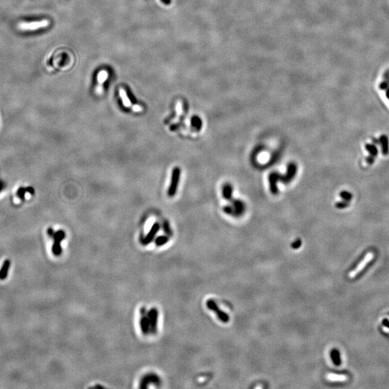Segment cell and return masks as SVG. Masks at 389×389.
Segmentation results:
<instances>
[{
    "label": "cell",
    "instance_id": "obj_19",
    "mask_svg": "<svg viewBox=\"0 0 389 389\" xmlns=\"http://www.w3.org/2000/svg\"><path fill=\"white\" fill-rule=\"evenodd\" d=\"M340 196H341L342 198L346 201H350V200L352 198V195L349 192H347V191H343V192H342L341 194H340Z\"/></svg>",
    "mask_w": 389,
    "mask_h": 389
},
{
    "label": "cell",
    "instance_id": "obj_18",
    "mask_svg": "<svg viewBox=\"0 0 389 389\" xmlns=\"http://www.w3.org/2000/svg\"><path fill=\"white\" fill-rule=\"evenodd\" d=\"M120 94H121V97H122V99H123L124 104L127 106L131 104V100H130V99L128 98V97L127 96V94H126L125 92L124 91V89H120Z\"/></svg>",
    "mask_w": 389,
    "mask_h": 389
},
{
    "label": "cell",
    "instance_id": "obj_14",
    "mask_svg": "<svg viewBox=\"0 0 389 389\" xmlns=\"http://www.w3.org/2000/svg\"><path fill=\"white\" fill-rule=\"evenodd\" d=\"M108 77V71L105 70H102L100 71V73H98L97 75V81L99 83V85H102L105 81H106L107 78Z\"/></svg>",
    "mask_w": 389,
    "mask_h": 389
},
{
    "label": "cell",
    "instance_id": "obj_4",
    "mask_svg": "<svg viewBox=\"0 0 389 389\" xmlns=\"http://www.w3.org/2000/svg\"><path fill=\"white\" fill-rule=\"evenodd\" d=\"M206 306H207V307L210 309V310L213 311L216 313V315H217V316L218 317V319H219L222 322H224V323L228 322L229 321L228 316L226 314V313L224 312V311H221L219 308H218L217 304H216V302L214 301V300L211 299L208 300L207 302H206Z\"/></svg>",
    "mask_w": 389,
    "mask_h": 389
},
{
    "label": "cell",
    "instance_id": "obj_1",
    "mask_svg": "<svg viewBox=\"0 0 389 389\" xmlns=\"http://www.w3.org/2000/svg\"><path fill=\"white\" fill-rule=\"evenodd\" d=\"M50 22L48 20H43L42 21L31 22H20L18 25V29L20 30H35L40 28H47Z\"/></svg>",
    "mask_w": 389,
    "mask_h": 389
},
{
    "label": "cell",
    "instance_id": "obj_7",
    "mask_svg": "<svg viewBox=\"0 0 389 389\" xmlns=\"http://www.w3.org/2000/svg\"><path fill=\"white\" fill-rule=\"evenodd\" d=\"M54 238V244L52 247V252L56 256L60 255L62 254V247H61V241L65 238V232L63 231H58L54 233L53 235Z\"/></svg>",
    "mask_w": 389,
    "mask_h": 389
},
{
    "label": "cell",
    "instance_id": "obj_17",
    "mask_svg": "<svg viewBox=\"0 0 389 389\" xmlns=\"http://www.w3.org/2000/svg\"><path fill=\"white\" fill-rule=\"evenodd\" d=\"M169 241V237L167 236H160L157 237L155 240V244L157 247H161Z\"/></svg>",
    "mask_w": 389,
    "mask_h": 389
},
{
    "label": "cell",
    "instance_id": "obj_15",
    "mask_svg": "<svg viewBox=\"0 0 389 389\" xmlns=\"http://www.w3.org/2000/svg\"><path fill=\"white\" fill-rule=\"evenodd\" d=\"M191 124L193 127H194L195 129L200 130L202 127L203 123H202L201 119L198 116H193L191 119Z\"/></svg>",
    "mask_w": 389,
    "mask_h": 389
},
{
    "label": "cell",
    "instance_id": "obj_28",
    "mask_svg": "<svg viewBox=\"0 0 389 389\" xmlns=\"http://www.w3.org/2000/svg\"><path fill=\"white\" fill-rule=\"evenodd\" d=\"M386 95H387V97H388V98L389 99V90L388 91V92H387V94H386Z\"/></svg>",
    "mask_w": 389,
    "mask_h": 389
},
{
    "label": "cell",
    "instance_id": "obj_26",
    "mask_svg": "<svg viewBox=\"0 0 389 389\" xmlns=\"http://www.w3.org/2000/svg\"><path fill=\"white\" fill-rule=\"evenodd\" d=\"M164 3L166 4V5H169L170 3V0H161Z\"/></svg>",
    "mask_w": 389,
    "mask_h": 389
},
{
    "label": "cell",
    "instance_id": "obj_27",
    "mask_svg": "<svg viewBox=\"0 0 389 389\" xmlns=\"http://www.w3.org/2000/svg\"><path fill=\"white\" fill-rule=\"evenodd\" d=\"M262 388V386H258L255 387V388Z\"/></svg>",
    "mask_w": 389,
    "mask_h": 389
},
{
    "label": "cell",
    "instance_id": "obj_6",
    "mask_svg": "<svg viewBox=\"0 0 389 389\" xmlns=\"http://www.w3.org/2000/svg\"><path fill=\"white\" fill-rule=\"evenodd\" d=\"M141 320H140V325L142 333L144 335H146L149 333L150 331V324H149V319L148 316V311L145 307H142L141 308Z\"/></svg>",
    "mask_w": 389,
    "mask_h": 389
},
{
    "label": "cell",
    "instance_id": "obj_3",
    "mask_svg": "<svg viewBox=\"0 0 389 389\" xmlns=\"http://www.w3.org/2000/svg\"><path fill=\"white\" fill-rule=\"evenodd\" d=\"M148 316L149 319V324H150V331L152 335L157 334V327H158V317L159 312L156 308H152L148 311Z\"/></svg>",
    "mask_w": 389,
    "mask_h": 389
},
{
    "label": "cell",
    "instance_id": "obj_24",
    "mask_svg": "<svg viewBox=\"0 0 389 389\" xmlns=\"http://www.w3.org/2000/svg\"><path fill=\"white\" fill-rule=\"evenodd\" d=\"M382 324L384 327H386V328L389 329V320L387 319H383L382 321Z\"/></svg>",
    "mask_w": 389,
    "mask_h": 389
},
{
    "label": "cell",
    "instance_id": "obj_5",
    "mask_svg": "<svg viewBox=\"0 0 389 389\" xmlns=\"http://www.w3.org/2000/svg\"><path fill=\"white\" fill-rule=\"evenodd\" d=\"M373 259V254L372 253L367 254V255L365 256V258L360 262V263H359L358 265L355 268V270L351 271V272H350V274H349V277H350V278H354L355 277H356L357 275H359V272H361L362 271L366 268L367 264H368L370 262L372 261Z\"/></svg>",
    "mask_w": 389,
    "mask_h": 389
},
{
    "label": "cell",
    "instance_id": "obj_25",
    "mask_svg": "<svg viewBox=\"0 0 389 389\" xmlns=\"http://www.w3.org/2000/svg\"><path fill=\"white\" fill-rule=\"evenodd\" d=\"M48 235H49L50 237H52V236H53L54 233V230L52 228H48Z\"/></svg>",
    "mask_w": 389,
    "mask_h": 389
},
{
    "label": "cell",
    "instance_id": "obj_12",
    "mask_svg": "<svg viewBox=\"0 0 389 389\" xmlns=\"http://www.w3.org/2000/svg\"><path fill=\"white\" fill-rule=\"evenodd\" d=\"M10 260H5L2 265V268L1 270H0V280H4L7 277L8 270H9V268H10Z\"/></svg>",
    "mask_w": 389,
    "mask_h": 389
},
{
    "label": "cell",
    "instance_id": "obj_29",
    "mask_svg": "<svg viewBox=\"0 0 389 389\" xmlns=\"http://www.w3.org/2000/svg\"><path fill=\"white\" fill-rule=\"evenodd\" d=\"M1 188H2V186H1V185H0V190H1Z\"/></svg>",
    "mask_w": 389,
    "mask_h": 389
},
{
    "label": "cell",
    "instance_id": "obj_8",
    "mask_svg": "<svg viewBox=\"0 0 389 389\" xmlns=\"http://www.w3.org/2000/svg\"><path fill=\"white\" fill-rule=\"evenodd\" d=\"M159 228H160V226L158 223H156L151 227V228L150 229V231H149V233H147V235L146 236L144 237V239H142V244L144 245H147L149 244V243H151V241L153 240L154 237L157 234V232H158L159 230Z\"/></svg>",
    "mask_w": 389,
    "mask_h": 389
},
{
    "label": "cell",
    "instance_id": "obj_16",
    "mask_svg": "<svg viewBox=\"0 0 389 389\" xmlns=\"http://www.w3.org/2000/svg\"><path fill=\"white\" fill-rule=\"evenodd\" d=\"M365 149L368 151V152L370 153V154H371V156H373V157H377L378 151L375 145L367 144L366 145H365Z\"/></svg>",
    "mask_w": 389,
    "mask_h": 389
},
{
    "label": "cell",
    "instance_id": "obj_21",
    "mask_svg": "<svg viewBox=\"0 0 389 389\" xmlns=\"http://www.w3.org/2000/svg\"><path fill=\"white\" fill-rule=\"evenodd\" d=\"M349 205V203L347 201L346 202H339L336 204V207L339 208H344L347 207Z\"/></svg>",
    "mask_w": 389,
    "mask_h": 389
},
{
    "label": "cell",
    "instance_id": "obj_20",
    "mask_svg": "<svg viewBox=\"0 0 389 389\" xmlns=\"http://www.w3.org/2000/svg\"><path fill=\"white\" fill-rule=\"evenodd\" d=\"M164 230H165L167 234L169 235V236H172V231H171V229H170L169 225V224H168L167 221H165V223H164Z\"/></svg>",
    "mask_w": 389,
    "mask_h": 389
},
{
    "label": "cell",
    "instance_id": "obj_22",
    "mask_svg": "<svg viewBox=\"0 0 389 389\" xmlns=\"http://www.w3.org/2000/svg\"><path fill=\"white\" fill-rule=\"evenodd\" d=\"M366 161H367V164H369V165H373V164L374 163V161H375V159H374V157H373V156L371 155L370 157H367Z\"/></svg>",
    "mask_w": 389,
    "mask_h": 389
},
{
    "label": "cell",
    "instance_id": "obj_13",
    "mask_svg": "<svg viewBox=\"0 0 389 389\" xmlns=\"http://www.w3.org/2000/svg\"><path fill=\"white\" fill-rule=\"evenodd\" d=\"M327 379L330 380V381H344L347 379V376L344 375L329 373L327 375Z\"/></svg>",
    "mask_w": 389,
    "mask_h": 389
},
{
    "label": "cell",
    "instance_id": "obj_11",
    "mask_svg": "<svg viewBox=\"0 0 389 389\" xmlns=\"http://www.w3.org/2000/svg\"><path fill=\"white\" fill-rule=\"evenodd\" d=\"M331 358L336 366H339L342 364L340 353L336 349H334L331 351Z\"/></svg>",
    "mask_w": 389,
    "mask_h": 389
},
{
    "label": "cell",
    "instance_id": "obj_2",
    "mask_svg": "<svg viewBox=\"0 0 389 389\" xmlns=\"http://www.w3.org/2000/svg\"><path fill=\"white\" fill-rule=\"evenodd\" d=\"M180 169L177 167L174 168L172 171L171 183H170L169 188L168 190V195L170 197H173L177 192V189L179 181H180Z\"/></svg>",
    "mask_w": 389,
    "mask_h": 389
},
{
    "label": "cell",
    "instance_id": "obj_10",
    "mask_svg": "<svg viewBox=\"0 0 389 389\" xmlns=\"http://www.w3.org/2000/svg\"><path fill=\"white\" fill-rule=\"evenodd\" d=\"M379 142L381 145L383 154L384 156L388 155L389 152V142L388 137L386 135H382L379 138Z\"/></svg>",
    "mask_w": 389,
    "mask_h": 389
},
{
    "label": "cell",
    "instance_id": "obj_9",
    "mask_svg": "<svg viewBox=\"0 0 389 389\" xmlns=\"http://www.w3.org/2000/svg\"><path fill=\"white\" fill-rule=\"evenodd\" d=\"M151 383H159V379L158 376L153 375V374H149L143 378V379L141 382V388H147L148 385Z\"/></svg>",
    "mask_w": 389,
    "mask_h": 389
},
{
    "label": "cell",
    "instance_id": "obj_23",
    "mask_svg": "<svg viewBox=\"0 0 389 389\" xmlns=\"http://www.w3.org/2000/svg\"><path fill=\"white\" fill-rule=\"evenodd\" d=\"M300 244H301V242H300V241L298 240L297 241H296V242L293 244V245H292V247H293V249H298V248H299L300 247Z\"/></svg>",
    "mask_w": 389,
    "mask_h": 389
}]
</instances>
